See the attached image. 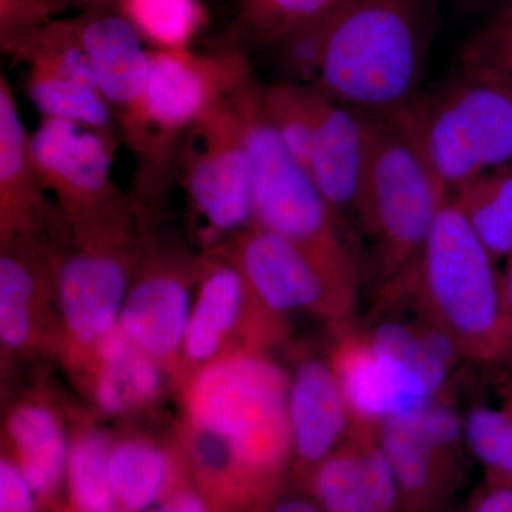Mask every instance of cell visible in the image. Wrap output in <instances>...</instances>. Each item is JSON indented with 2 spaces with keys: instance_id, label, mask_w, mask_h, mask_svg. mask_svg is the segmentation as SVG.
Listing matches in <instances>:
<instances>
[{
  "instance_id": "6da1fadb",
  "label": "cell",
  "mask_w": 512,
  "mask_h": 512,
  "mask_svg": "<svg viewBox=\"0 0 512 512\" xmlns=\"http://www.w3.org/2000/svg\"><path fill=\"white\" fill-rule=\"evenodd\" d=\"M439 0H345L279 47L295 82L387 116L423 90Z\"/></svg>"
},
{
  "instance_id": "7a4b0ae2",
  "label": "cell",
  "mask_w": 512,
  "mask_h": 512,
  "mask_svg": "<svg viewBox=\"0 0 512 512\" xmlns=\"http://www.w3.org/2000/svg\"><path fill=\"white\" fill-rule=\"evenodd\" d=\"M181 429L197 434L262 503L291 473L289 375L261 350H232L183 380Z\"/></svg>"
},
{
  "instance_id": "3957f363",
  "label": "cell",
  "mask_w": 512,
  "mask_h": 512,
  "mask_svg": "<svg viewBox=\"0 0 512 512\" xmlns=\"http://www.w3.org/2000/svg\"><path fill=\"white\" fill-rule=\"evenodd\" d=\"M495 262L450 198L412 274L392 288L409 292L467 363L507 365L512 320Z\"/></svg>"
},
{
  "instance_id": "277c9868",
  "label": "cell",
  "mask_w": 512,
  "mask_h": 512,
  "mask_svg": "<svg viewBox=\"0 0 512 512\" xmlns=\"http://www.w3.org/2000/svg\"><path fill=\"white\" fill-rule=\"evenodd\" d=\"M383 117L448 191L512 165V82L461 66L450 82Z\"/></svg>"
},
{
  "instance_id": "5b68a950",
  "label": "cell",
  "mask_w": 512,
  "mask_h": 512,
  "mask_svg": "<svg viewBox=\"0 0 512 512\" xmlns=\"http://www.w3.org/2000/svg\"><path fill=\"white\" fill-rule=\"evenodd\" d=\"M254 77L238 47L217 53L191 49L150 52L140 114L121 141L136 157L134 198L143 212L164 197L184 137L197 121Z\"/></svg>"
},
{
  "instance_id": "8992f818",
  "label": "cell",
  "mask_w": 512,
  "mask_h": 512,
  "mask_svg": "<svg viewBox=\"0 0 512 512\" xmlns=\"http://www.w3.org/2000/svg\"><path fill=\"white\" fill-rule=\"evenodd\" d=\"M143 214L131 198L60 229L50 241L63 346L82 367L94 346L119 325L143 251Z\"/></svg>"
},
{
  "instance_id": "52a82bcc",
  "label": "cell",
  "mask_w": 512,
  "mask_h": 512,
  "mask_svg": "<svg viewBox=\"0 0 512 512\" xmlns=\"http://www.w3.org/2000/svg\"><path fill=\"white\" fill-rule=\"evenodd\" d=\"M360 116L365 163L356 220L372 242L377 295L412 274L450 191L383 117L366 111Z\"/></svg>"
},
{
  "instance_id": "ba28073f",
  "label": "cell",
  "mask_w": 512,
  "mask_h": 512,
  "mask_svg": "<svg viewBox=\"0 0 512 512\" xmlns=\"http://www.w3.org/2000/svg\"><path fill=\"white\" fill-rule=\"evenodd\" d=\"M258 84L252 77L232 94L251 160L252 224L301 245L363 281L365 261L355 231L330 207L311 175L262 116Z\"/></svg>"
},
{
  "instance_id": "9c48e42d",
  "label": "cell",
  "mask_w": 512,
  "mask_h": 512,
  "mask_svg": "<svg viewBox=\"0 0 512 512\" xmlns=\"http://www.w3.org/2000/svg\"><path fill=\"white\" fill-rule=\"evenodd\" d=\"M221 248L259 301L276 315L286 319L302 313L330 329L357 319L362 279L301 245L252 224L231 235Z\"/></svg>"
},
{
  "instance_id": "30bf717a",
  "label": "cell",
  "mask_w": 512,
  "mask_h": 512,
  "mask_svg": "<svg viewBox=\"0 0 512 512\" xmlns=\"http://www.w3.org/2000/svg\"><path fill=\"white\" fill-rule=\"evenodd\" d=\"M188 202L214 234L252 225V171L234 99L221 101L191 127L175 161Z\"/></svg>"
},
{
  "instance_id": "8fae6325",
  "label": "cell",
  "mask_w": 512,
  "mask_h": 512,
  "mask_svg": "<svg viewBox=\"0 0 512 512\" xmlns=\"http://www.w3.org/2000/svg\"><path fill=\"white\" fill-rule=\"evenodd\" d=\"M402 512H451L470 456L453 399H436L377 426Z\"/></svg>"
},
{
  "instance_id": "7c38bea8",
  "label": "cell",
  "mask_w": 512,
  "mask_h": 512,
  "mask_svg": "<svg viewBox=\"0 0 512 512\" xmlns=\"http://www.w3.org/2000/svg\"><path fill=\"white\" fill-rule=\"evenodd\" d=\"M285 335V318L259 301L224 249L211 248L201 256L181 355V380L232 350L266 352Z\"/></svg>"
},
{
  "instance_id": "4fadbf2b",
  "label": "cell",
  "mask_w": 512,
  "mask_h": 512,
  "mask_svg": "<svg viewBox=\"0 0 512 512\" xmlns=\"http://www.w3.org/2000/svg\"><path fill=\"white\" fill-rule=\"evenodd\" d=\"M201 256L144 232L143 251L121 309L119 326L128 339L156 359L170 375H180L192 288Z\"/></svg>"
},
{
  "instance_id": "5bb4252c",
  "label": "cell",
  "mask_w": 512,
  "mask_h": 512,
  "mask_svg": "<svg viewBox=\"0 0 512 512\" xmlns=\"http://www.w3.org/2000/svg\"><path fill=\"white\" fill-rule=\"evenodd\" d=\"M120 138L63 119L42 117L30 134L33 161L47 194L69 224L127 200L113 180Z\"/></svg>"
},
{
  "instance_id": "9a60e30c",
  "label": "cell",
  "mask_w": 512,
  "mask_h": 512,
  "mask_svg": "<svg viewBox=\"0 0 512 512\" xmlns=\"http://www.w3.org/2000/svg\"><path fill=\"white\" fill-rule=\"evenodd\" d=\"M15 60L28 64L26 90L40 117L76 121L120 138L72 19L40 30Z\"/></svg>"
},
{
  "instance_id": "2e32d148",
  "label": "cell",
  "mask_w": 512,
  "mask_h": 512,
  "mask_svg": "<svg viewBox=\"0 0 512 512\" xmlns=\"http://www.w3.org/2000/svg\"><path fill=\"white\" fill-rule=\"evenodd\" d=\"M356 320L332 328L329 345L353 423L379 426L437 399L410 367L376 349L357 328Z\"/></svg>"
},
{
  "instance_id": "e0dca14e",
  "label": "cell",
  "mask_w": 512,
  "mask_h": 512,
  "mask_svg": "<svg viewBox=\"0 0 512 512\" xmlns=\"http://www.w3.org/2000/svg\"><path fill=\"white\" fill-rule=\"evenodd\" d=\"M288 375L289 476L303 488L312 471L348 440L353 417L329 348L326 353H303Z\"/></svg>"
},
{
  "instance_id": "ac0fdd59",
  "label": "cell",
  "mask_w": 512,
  "mask_h": 512,
  "mask_svg": "<svg viewBox=\"0 0 512 512\" xmlns=\"http://www.w3.org/2000/svg\"><path fill=\"white\" fill-rule=\"evenodd\" d=\"M64 217L47 198L12 84L0 73V244L15 239L49 241Z\"/></svg>"
},
{
  "instance_id": "d6986e66",
  "label": "cell",
  "mask_w": 512,
  "mask_h": 512,
  "mask_svg": "<svg viewBox=\"0 0 512 512\" xmlns=\"http://www.w3.org/2000/svg\"><path fill=\"white\" fill-rule=\"evenodd\" d=\"M72 20L121 140L140 114L151 49L117 8L84 9Z\"/></svg>"
},
{
  "instance_id": "ffe728a7",
  "label": "cell",
  "mask_w": 512,
  "mask_h": 512,
  "mask_svg": "<svg viewBox=\"0 0 512 512\" xmlns=\"http://www.w3.org/2000/svg\"><path fill=\"white\" fill-rule=\"evenodd\" d=\"M303 488L323 512H402L392 464L373 426H357Z\"/></svg>"
},
{
  "instance_id": "44dd1931",
  "label": "cell",
  "mask_w": 512,
  "mask_h": 512,
  "mask_svg": "<svg viewBox=\"0 0 512 512\" xmlns=\"http://www.w3.org/2000/svg\"><path fill=\"white\" fill-rule=\"evenodd\" d=\"M0 340L8 353L35 345L55 299L50 241L15 239L0 244Z\"/></svg>"
},
{
  "instance_id": "7402d4cb",
  "label": "cell",
  "mask_w": 512,
  "mask_h": 512,
  "mask_svg": "<svg viewBox=\"0 0 512 512\" xmlns=\"http://www.w3.org/2000/svg\"><path fill=\"white\" fill-rule=\"evenodd\" d=\"M82 370L99 412L126 416L160 399L170 373L137 348L119 325L99 340Z\"/></svg>"
},
{
  "instance_id": "603a6c76",
  "label": "cell",
  "mask_w": 512,
  "mask_h": 512,
  "mask_svg": "<svg viewBox=\"0 0 512 512\" xmlns=\"http://www.w3.org/2000/svg\"><path fill=\"white\" fill-rule=\"evenodd\" d=\"M363 163L365 127L360 111L326 96L308 173L330 207L346 221L356 218Z\"/></svg>"
},
{
  "instance_id": "cb8c5ba5",
  "label": "cell",
  "mask_w": 512,
  "mask_h": 512,
  "mask_svg": "<svg viewBox=\"0 0 512 512\" xmlns=\"http://www.w3.org/2000/svg\"><path fill=\"white\" fill-rule=\"evenodd\" d=\"M8 456L18 464L37 501L49 503L66 484L69 433L52 403L39 397L16 404L5 423Z\"/></svg>"
},
{
  "instance_id": "d4e9b609",
  "label": "cell",
  "mask_w": 512,
  "mask_h": 512,
  "mask_svg": "<svg viewBox=\"0 0 512 512\" xmlns=\"http://www.w3.org/2000/svg\"><path fill=\"white\" fill-rule=\"evenodd\" d=\"M181 461L167 448L143 436L113 440L110 483L120 512H147L180 481Z\"/></svg>"
},
{
  "instance_id": "484cf974",
  "label": "cell",
  "mask_w": 512,
  "mask_h": 512,
  "mask_svg": "<svg viewBox=\"0 0 512 512\" xmlns=\"http://www.w3.org/2000/svg\"><path fill=\"white\" fill-rule=\"evenodd\" d=\"M450 198L495 261L507 258L512 251V165L471 178Z\"/></svg>"
},
{
  "instance_id": "4316f807",
  "label": "cell",
  "mask_w": 512,
  "mask_h": 512,
  "mask_svg": "<svg viewBox=\"0 0 512 512\" xmlns=\"http://www.w3.org/2000/svg\"><path fill=\"white\" fill-rule=\"evenodd\" d=\"M325 101L326 94L311 84L295 80L258 84V104L262 116L289 154L306 171L311 163L313 140Z\"/></svg>"
},
{
  "instance_id": "83f0119b",
  "label": "cell",
  "mask_w": 512,
  "mask_h": 512,
  "mask_svg": "<svg viewBox=\"0 0 512 512\" xmlns=\"http://www.w3.org/2000/svg\"><path fill=\"white\" fill-rule=\"evenodd\" d=\"M460 412L470 456L483 467L484 480L512 488V382L501 403L474 402Z\"/></svg>"
},
{
  "instance_id": "f1b7e54d",
  "label": "cell",
  "mask_w": 512,
  "mask_h": 512,
  "mask_svg": "<svg viewBox=\"0 0 512 512\" xmlns=\"http://www.w3.org/2000/svg\"><path fill=\"white\" fill-rule=\"evenodd\" d=\"M113 440L97 427L72 434L66 474L70 512H120L110 483Z\"/></svg>"
},
{
  "instance_id": "f546056e",
  "label": "cell",
  "mask_w": 512,
  "mask_h": 512,
  "mask_svg": "<svg viewBox=\"0 0 512 512\" xmlns=\"http://www.w3.org/2000/svg\"><path fill=\"white\" fill-rule=\"evenodd\" d=\"M117 9L154 50L190 49L208 23L202 0H121Z\"/></svg>"
},
{
  "instance_id": "4dcf8cb0",
  "label": "cell",
  "mask_w": 512,
  "mask_h": 512,
  "mask_svg": "<svg viewBox=\"0 0 512 512\" xmlns=\"http://www.w3.org/2000/svg\"><path fill=\"white\" fill-rule=\"evenodd\" d=\"M345 0H238V28L255 45L279 49Z\"/></svg>"
},
{
  "instance_id": "1f68e13d",
  "label": "cell",
  "mask_w": 512,
  "mask_h": 512,
  "mask_svg": "<svg viewBox=\"0 0 512 512\" xmlns=\"http://www.w3.org/2000/svg\"><path fill=\"white\" fill-rule=\"evenodd\" d=\"M67 0H0V47L13 57L69 9Z\"/></svg>"
},
{
  "instance_id": "d6a6232c",
  "label": "cell",
  "mask_w": 512,
  "mask_h": 512,
  "mask_svg": "<svg viewBox=\"0 0 512 512\" xmlns=\"http://www.w3.org/2000/svg\"><path fill=\"white\" fill-rule=\"evenodd\" d=\"M37 497L18 464L3 454L0 458V512H36Z\"/></svg>"
},
{
  "instance_id": "836d02e7",
  "label": "cell",
  "mask_w": 512,
  "mask_h": 512,
  "mask_svg": "<svg viewBox=\"0 0 512 512\" xmlns=\"http://www.w3.org/2000/svg\"><path fill=\"white\" fill-rule=\"evenodd\" d=\"M147 512H215L208 498L195 485L178 481L160 503Z\"/></svg>"
},
{
  "instance_id": "e575fe53",
  "label": "cell",
  "mask_w": 512,
  "mask_h": 512,
  "mask_svg": "<svg viewBox=\"0 0 512 512\" xmlns=\"http://www.w3.org/2000/svg\"><path fill=\"white\" fill-rule=\"evenodd\" d=\"M464 512H512V488L484 480L471 494Z\"/></svg>"
},
{
  "instance_id": "d590c367",
  "label": "cell",
  "mask_w": 512,
  "mask_h": 512,
  "mask_svg": "<svg viewBox=\"0 0 512 512\" xmlns=\"http://www.w3.org/2000/svg\"><path fill=\"white\" fill-rule=\"evenodd\" d=\"M256 512H323V510L306 488L295 485V490L291 493L285 494L282 490Z\"/></svg>"
},
{
  "instance_id": "8d00e7d4",
  "label": "cell",
  "mask_w": 512,
  "mask_h": 512,
  "mask_svg": "<svg viewBox=\"0 0 512 512\" xmlns=\"http://www.w3.org/2000/svg\"><path fill=\"white\" fill-rule=\"evenodd\" d=\"M501 289H503L505 309L512 320V251L505 258V268L501 274Z\"/></svg>"
},
{
  "instance_id": "74e56055",
  "label": "cell",
  "mask_w": 512,
  "mask_h": 512,
  "mask_svg": "<svg viewBox=\"0 0 512 512\" xmlns=\"http://www.w3.org/2000/svg\"><path fill=\"white\" fill-rule=\"evenodd\" d=\"M70 6H80V8H117L121 0H67Z\"/></svg>"
},
{
  "instance_id": "f35d334b",
  "label": "cell",
  "mask_w": 512,
  "mask_h": 512,
  "mask_svg": "<svg viewBox=\"0 0 512 512\" xmlns=\"http://www.w3.org/2000/svg\"><path fill=\"white\" fill-rule=\"evenodd\" d=\"M507 365L510 366V369H511V382H512V356H511L510 362H508Z\"/></svg>"
},
{
  "instance_id": "ab89813d",
  "label": "cell",
  "mask_w": 512,
  "mask_h": 512,
  "mask_svg": "<svg viewBox=\"0 0 512 512\" xmlns=\"http://www.w3.org/2000/svg\"><path fill=\"white\" fill-rule=\"evenodd\" d=\"M507 5H512V0H507Z\"/></svg>"
}]
</instances>
